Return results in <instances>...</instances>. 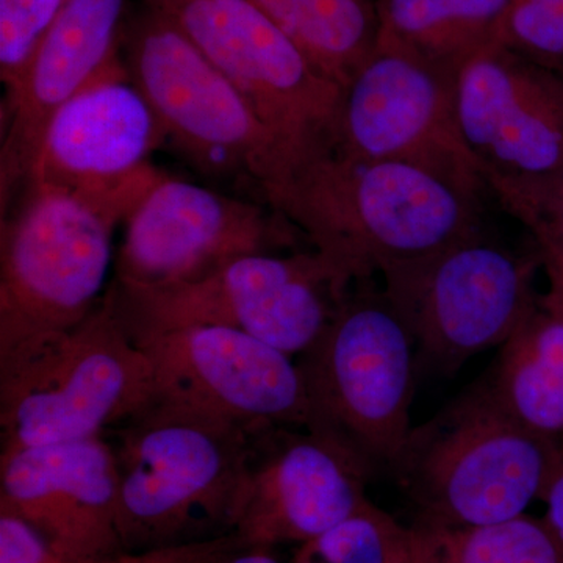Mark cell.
<instances>
[{
  "mask_svg": "<svg viewBox=\"0 0 563 563\" xmlns=\"http://www.w3.org/2000/svg\"><path fill=\"white\" fill-rule=\"evenodd\" d=\"M125 0H66L20 87L5 96L2 213L24 191L52 118L120 54Z\"/></svg>",
  "mask_w": 563,
  "mask_h": 563,
  "instance_id": "18",
  "label": "cell"
},
{
  "mask_svg": "<svg viewBox=\"0 0 563 563\" xmlns=\"http://www.w3.org/2000/svg\"><path fill=\"white\" fill-rule=\"evenodd\" d=\"M487 379L515 420L563 450L562 320L537 307L503 344Z\"/></svg>",
  "mask_w": 563,
  "mask_h": 563,
  "instance_id": "19",
  "label": "cell"
},
{
  "mask_svg": "<svg viewBox=\"0 0 563 563\" xmlns=\"http://www.w3.org/2000/svg\"><path fill=\"white\" fill-rule=\"evenodd\" d=\"M537 2L561 3L563 5V0H537Z\"/></svg>",
  "mask_w": 563,
  "mask_h": 563,
  "instance_id": "32",
  "label": "cell"
},
{
  "mask_svg": "<svg viewBox=\"0 0 563 563\" xmlns=\"http://www.w3.org/2000/svg\"><path fill=\"white\" fill-rule=\"evenodd\" d=\"M539 252L518 254L484 231L420 257L388 263L384 295L417 347V362L451 373L503 346L540 306Z\"/></svg>",
  "mask_w": 563,
  "mask_h": 563,
  "instance_id": "8",
  "label": "cell"
},
{
  "mask_svg": "<svg viewBox=\"0 0 563 563\" xmlns=\"http://www.w3.org/2000/svg\"><path fill=\"white\" fill-rule=\"evenodd\" d=\"M154 399L150 357L107 290L87 320L0 379L2 454L101 437Z\"/></svg>",
  "mask_w": 563,
  "mask_h": 563,
  "instance_id": "7",
  "label": "cell"
},
{
  "mask_svg": "<svg viewBox=\"0 0 563 563\" xmlns=\"http://www.w3.org/2000/svg\"><path fill=\"white\" fill-rule=\"evenodd\" d=\"M120 222L58 188L29 185L2 218L0 379L87 320L106 296Z\"/></svg>",
  "mask_w": 563,
  "mask_h": 563,
  "instance_id": "4",
  "label": "cell"
},
{
  "mask_svg": "<svg viewBox=\"0 0 563 563\" xmlns=\"http://www.w3.org/2000/svg\"><path fill=\"white\" fill-rule=\"evenodd\" d=\"M331 151L417 163L487 188L459 133L455 69L390 44L377 43L344 85Z\"/></svg>",
  "mask_w": 563,
  "mask_h": 563,
  "instance_id": "13",
  "label": "cell"
},
{
  "mask_svg": "<svg viewBox=\"0 0 563 563\" xmlns=\"http://www.w3.org/2000/svg\"><path fill=\"white\" fill-rule=\"evenodd\" d=\"M409 528L372 501L329 531L299 544L290 563H407Z\"/></svg>",
  "mask_w": 563,
  "mask_h": 563,
  "instance_id": "23",
  "label": "cell"
},
{
  "mask_svg": "<svg viewBox=\"0 0 563 563\" xmlns=\"http://www.w3.org/2000/svg\"><path fill=\"white\" fill-rule=\"evenodd\" d=\"M0 507L76 562L122 553L113 444L95 439L0 454Z\"/></svg>",
  "mask_w": 563,
  "mask_h": 563,
  "instance_id": "17",
  "label": "cell"
},
{
  "mask_svg": "<svg viewBox=\"0 0 563 563\" xmlns=\"http://www.w3.org/2000/svg\"><path fill=\"white\" fill-rule=\"evenodd\" d=\"M66 0H0V80L20 87Z\"/></svg>",
  "mask_w": 563,
  "mask_h": 563,
  "instance_id": "24",
  "label": "cell"
},
{
  "mask_svg": "<svg viewBox=\"0 0 563 563\" xmlns=\"http://www.w3.org/2000/svg\"><path fill=\"white\" fill-rule=\"evenodd\" d=\"M485 190L417 163L328 151L290 163L262 199L358 282L483 231Z\"/></svg>",
  "mask_w": 563,
  "mask_h": 563,
  "instance_id": "1",
  "label": "cell"
},
{
  "mask_svg": "<svg viewBox=\"0 0 563 563\" xmlns=\"http://www.w3.org/2000/svg\"><path fill=\"white\" fill-rule=\"evenodd\" d=\"M487 190L532 236L563 246V166L543 176L492 179Z\"/></svg>",
  "mask_w": 563,
  "mask_h": 563,
  "instance_id": "25",
  "label": "cell"
},
{
  "mask_svg": "<svg viewBox=\"0 0 563 563\" xmlns=\"http://www.w3.org/2000/svg\"><path fill=\"white\" fill-rule=\"evenodd\" d=\"M268 446L258 433L236 501L231 532L244 548L302 544L342 523L369 501L373 468L329 433L287 432Z\"/></svg>",
  "mask_w": 563,
  "mask_h": 563,
  "instance_id": "16",
  "label": "cell"
},
{
  "mask_svg": "<svg viewBox=\"0 0 563 563\" xmlns=\"http://www.w3.org/2000/svg\"><path fill=\"white\" fill-rule=\"evenodd\" d=\"M242 548V540L235 533H222L210 539L166 544L151 550L122 551L84 563H218Z\"/></svg>",
  "mask_w": 563,
  "mask_h": 563,
  "instance_id": "27",
  "label": "cell"
},
{
  "mask_svg": "<svg viewBox=\"0 0 563 563\" xmlns=\"http://www.w3.org/2000/svg\"><path fill=\"white\" fill-rule=\"evenodd\" d=\"M455 120L485 185L563 166V76L499 40L455 68Z\"/></svg>",
  "mask_w": 563,
  "mask_h": 563,
  "instance_id": "15",
  "label": "cell"
},
{
  "mask_svg": "<svg viewBox=\"0 0 563 563\" xmlns=\"http://www.w3.org/2000/svg\"><path fill=\"white\" fill-rule=\"evenodd\" d=\"M407 563H563V548L543 518L484 526L417 523Z\"/></svg>",
  "mask_w": 563,
  "mask_h": 563,
  "instance_id": "22",
  "label": "cell"
},
{
  "mask_svg": "<svg viewBox=\"0 0 563 563\" xmlns=\"http://www.w3.org/2000/svg\"><path fill=\"white\" fill-rule=\"evenodd\" d=\"M124 225L113 285L135 290L202 279L244 255L296 250L302 236L268 202L169 176Z\"/></svg>",
  "mask_w": 563,
  "mask_h": 563,
  "instance_id": "12",
  "label": "cell"
},
{
  "mask_svg": "<svg viewBox=\"0 0 563 563\" xmlns=\"http://www.w3.org/2000/svg\"><path fill=\"white\" fill-rule=\"evenodd\" d=\"M125 68L166 143L207 176L236 177L261 192L276 176L279 144L231 80L187 36L150 9L124 35Z\"/></svg>",
  "mask_w": 563,
  "mask_h": 563,
  "instance_id": "9",
  "label": "cell"
},
{
  "mask_svg": "<svg viewBox=\"0 0 563 563\" xmlns=\"http://www.w3.org/2000/svg\"><path fill=\"white\" fill-rule=\"evenodd\" d=\"M354 284L335 258L310 247L244 255L174 287L135 290L111 284L109 292L133 340L188 325H220L299 357L320 339Z\"/></svg>",
  "mask_w": 563,
  "mask_h": 563,
  "instance_id": "5",
  "label": "cell"
},
{
  "mask_svg": "<svg viewBox=\"0 0 563 563\" xmlns=\"http://www.w3.org/2000/svg\"><path fill=\"white\" fill-rule=\"evenodd\" d=\"M542 501L547 504L544 523L548 525L563 548V461L555 470L548 487L544 488Z\"/></svg>",
  "mask_w": 563,
  "mask_h": 563,
  "instance_id": "30",
  "label": "cell"
},
{
  "mask_svg": "<svg viewBox=\"0 0 563 563\" xmlns=\"http://www.w3.org/2000/svg\"><path fill=\"white\" fill-rule=\"evenodd\" d=\"M499 41L529 60L563 76V5L515 0Z\"/></svg>",
  "mask_w": 563,
  "mask_h": 563,
  "instance_id": "26",
  "label": "cell"
},
{
  "mask_svg": "<svg viewBox=\"0 0 563 563\" xmlns=\"http://www.w3.org/2000/svg\"><path fill=\"white\" fill-rule=\"evenodd\" d=\"M336 84L354 76L377 44L376 0H247Z\"/></svg>",
  "mask_w": 563,
  "mask_h": 563,
  "instance_id": "21",
  "label": "cell"
},
{
  "mask_svg": "<svg viewBox=\"0 0 563 563\" xmlns=\"http://www.w3.org/2000/svg\"><path fill=\"white\" fill-rule=\"evenodd\" d=\"M154 369L155 399H169L254 431L309 426L298 362L247 333L188 325L135 340Z\"/></svg>",
  "mask_w": 563,
  "mask_h": 563,
  "instance_id": "14",
  "label": "cell"
},
{
  "mask_svg": "<svg viewBox=\"0 0 563 563\" xmlns=\"http://www.w3.org/2000/svg\"><path fill=\"white\" fill-rule=\"evenodd\" d=\"M515 0H376L377 43L448 68L501 36Z\"/></svg>",
  "mask_w": 563,
  "mask_h": 563,
  "instance_id": "20",
  "label": "cell"
},
{
  "mask_svg": "<svg viewBox=\"0 0 563 563\" xmlns=\"http://www.w3.org/2000/svg\"><path fill=\"white\" fill-rule=\"evenodd\" d=\"M0 563H84L63 554L40 529L0 507Z\"/></svg>",
  "mask_w": 563,
  "mask_h": 563,
  "instance_id": "28",
  "label": "cell"
},
{
  "mask_svg": "<svg viewBox=\"0 0 563 563\" xmlns=\"http://www.w3.org/2000/svg\"><path fill=\"white\" fill-rule=\"evenodd\" d=\"M242 92L280 147V169L332 150L343 87L247 0H143Z\"/></svg>",
  "mask_w": 563,
  "mask_h": 563,
  "instance_id": "10",
  "label": "cell"
},
{
  "mask_svg": "<svg viewBox=\"0 0 563 563\" xmlns=\"http://www.w3.org/2000/svg\"><path fill=\"white\" fill-rule=\"evenodd\" d=\"M163 144L154 111L117 54L52 118L25 188L74 192L124 224L166 176L151 163Z\"/></svg>",
  "mask_w": 563,
  "mask_h": 563,
  "instance_id": "11",
  "label": "cell"
},
{
  "mask_svg": "<svg viewBox=\"0 0 563 563\" xmlns=\"http://www.w3.org/2000/svg\"><path fill=\"white\" fill-rule=\"evenodd\" d=\"M562 461V448L515 420L485 379L413 428L391 470L418 523L484 526L525 515Z\"/></svg>",
  "mask_w": 563,
  "mask_h": 563,
  "instance_id": "3",
  "label": "cell"
},
{
  "mask_svg": "<svg viewBox=\"0 0 563 563\" xmlns=\"http://www.w3.org/2000/svg\"><path fill=\"white\" fill-rule=\"evenodd\" d=\"M218 563H280L268 548H242Z\"/></svg>",
  "mask_w": 563,
  "mask_h": 563,
  "instance_id": "31",
  "label": "cell"
},
{
  "mask_svg": "<svg viewBox=\"0 0 563 563\" xmlns=\"http://www.w3.org/2000/svg\"><path fill=\"white\" fill-rule=\"evenodd\" d=\"M533 242L548 279V291L540 296V307L563 321V246L544 236H533Z\"/></svg>",
  "mask_w": 563,
  "mask_h": 563,
  "instance_id": "29",
  "label": "cell"
},
{
  "mask_svg": "<svg viewBox=\"0 0 563 563\" xmlns=\"http://www.w3.org/2000/svg\"><path fill=\"white\" fill-rule=\"evenodd\" d=\"M368 280L352 285L320 339L299 355L306 429L329 433L373 470L393 468L413 429L417 347L384 291Z\"/></svg>",
  "mask_w": 563,
  "mask_h": 563,
  "instance_id": "6",
  "label": "cell"
},
{
  "mask_svg": "<svg viewBox=\"0 0 563 563\" xmlns=\"http://www.w3.org/2000/svg\"><path fill=\"white\" fill-rule=\"evenodd\" d=\"M121 426L113 450L125 551L192 542L210 525L231 532L262 431L169 399Z\"/></svg>",
  "mask_w": 563,
  "mask_h": 563,
  "instance_id": "2",
  "label": "cell"
}]
</instances>
